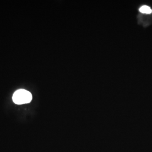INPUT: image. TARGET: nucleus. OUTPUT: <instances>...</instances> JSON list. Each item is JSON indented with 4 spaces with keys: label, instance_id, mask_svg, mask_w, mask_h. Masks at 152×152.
<instances>
[{
    "label": "nucleus",
    "instance_id": "1",
    "mask_svg": "<svg viewBox=\"0 0 152 152\" xmlns=\"http://www.w3.org/2000/svg\"><path fill=\"white\" fill-rule=\"evenodd\" d=\"M32 99V95L31 93L23 89L15 91L12 96L13 102L16 104L29 103Z\"/></svg>",
    "mask_w": 152,
    "mask_h": 152
},
{
    "label": "nucleus",
    "instance_id": "2",
    "mask_svg": "<svg viewBox=\"0 0 152 152\" xmlns=\"http://www.w3.org/2000/svg\"><path fill=\"white\" fill-rule=\"evenodd\" d=\"M139 11L144 14H151L152 13V10L148 6H142L139 9Z\"/></svg>",
    "mask_w": 152,
    "mask_h": 152
}]
</instances>
